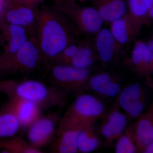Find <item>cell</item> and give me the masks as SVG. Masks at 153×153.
<instances>
[{
  "instance_id": "7402d4cb",
  "label": "cell",
  "mask_w": 153,
  "mask_h": 153,
  "mask_svg": "<svg viewBox=\"0 0 153 153\" xmlns=\"http://www.w3.org/2000/svg\"><path fill=\"white\" fill-rule=\"evenodd\" d=\"M20 123L11 111L0 115V137L12 136L16 133Z\"/></svg>"
},
{
  "instance_id": "7c38bea8",
  "label": "cell",
  "mask_w": 153,
  "mask_h": 153,
  "mask_svg": "<svg viewBox=\"0 0 153 153\" xmlns=\"http://www.w3.org/2000/svg\"><path fill=\"white\" fill-rule=\"evenodd\" d=\"M4 16L5 23L22 26L28 32L36 29V10L19 2L17 0H7Z\"/></svg>"
},
{
  "instance_id": "2e32d148",
  "label": "cell",
  "mask_w": 153,
  "mask_h": 153,
  "mask_svg": "<svg viewBox=\"0 0 153 153\" xmlns=\"http://www.w3.org/2000/svg\"><path fill=\"white\" fill-rule=\"evenodd\" d=\"M30 125L28 138L35 146L45 144L52 137L55 131V122L50 118L37 119Z\"/></svg>"
},
{
  "instance_id": "277c9868",
  "label": "cell",
  "mask_w": 153,
  "mask_h": 153,
  "mask_svg": "<svg viewBox=\"0 0 153 153\" xmlns=\"http://www.w3.org/2000/svg\"><path fill=\"white\" fill-rule=\"evenodd\" d=\"M148 90L140 82L125 86L116 99L115 102L125 111L128 120H135L147 109L150 98Z\"/></svg>"
},
{
  "instance_id": "52a82bcc",
  "label": "cell",
  "mask_w": 153,
  "mask_h": 153,
  "mask_svg": "<svg viewBox=\"0 0 153 153\" xmlns=\"http://www.w3.org/2000/svg\"><path fill=\"white\" fill-rule=\"evenodd\" d=\"M123 63L126 68L137 76L148 77L153 73V52L146 42H135L130 54L124 55Z\"/></svg>"
},
{
  "instance_id": "5bb4252c",
  "label": "cell",
  "mask_w": 153,
  "mask_h": 153,
  "mask_svg": "<svg viewBox=\"0 0 153 153\" xmlns=\"http://www.w3.org/2000/svg\"><path fill=\"white\" fill-rule=\"evenodd\" d=\"M41 57L36 37H32L27 40L10 60L16 63L17 67L32 70L38 65Z\"/></svg>"
},
{
  "instance_id": "30bf717a",
  "label": "cell",
  "mask_w": 153,
  "mask_h": 153,
  "mask_svg": "<svg viewBox=\"0 0 153 153\" xmlns=\"http://www.w3.org/2000/svg\"><path fill=\"white\" fill-rule=\"evenodd\" d=\"M110 24L109 30L113 36L125 46L135 40L146 23L143 20L133 16L128 12Z\"/></svg>"
},
{
  "instance_id": "ffe728a7",
  "label": "cell",
  "mask_w": 153,
  "mask_h": 153,
  "mask_svg": "<svg viewBox=\"0 0 153 153\" xmlns=\"http://www.w3.org/2000/svg\"><path fill=\"white\" fill-rule=\"evenodd\" d=\"M78 152L90 153L97 150L102 145L101 140L96 131L94 125L86 126L81 129L77 138Z\"/></svg>"
},
{
  "instance_id": "ba28073f",
  "label": "cell",
  "mask_w": 153,
  "mask_h": 153,
  "mask_svg": "<svg viewBox=\"0 0 153 153\" xmlns=\"http://www.w3.org/2000/svg\"><path fill=\"white\" fill-rule=\"evenodd\" d=\"M95 35L93 48L101 64L107 66L118 60L124 46L120 44L106 28H101Z\"/></svg>"
},
{
  "instance_id": "484cf974",
  "label": "cell",
  "mask_w": 153,
  "mask_h": 153,
  "mask_svg": "<svg viewBox=\"0 0 153 153\" xmlns=\"http://www.w3.org/2000/svg\"><path fill=\"white\" fill-rule=\"evenodd\" d=\"M153 153V142L148 145L145 148L143 153Z\"/></svg>"
},
{
  "instance_id": "4316f807",
  "label": "cell",
  "mask_w": 153,
  "mask_h": 153,
  "mask_svg": "<svg viewBox=\"0 0 153 153\" xmlns=\"http://www.w3.org/2000/svg\"><path fill=\"white\" fill-rule=\"evenodd\" d=\"M146 44L147 47L148 49L151 52H153V39H151L150 40L148 41V43H146Z\"/></svg>"
},
{
  "instance_id": "4fadbf2b",
  "label": "cell",
  "mask_w": 153,
  "mask_h": 153,
  "mask_svg": "<svg viewBox=\"0 0 153 153\" xmlns=\"http://www.w3.org/2000/svg\"><path fill=\"white\" fill-rule=\"evenodd\" d=\"M133 138L136 153H143L145 148L153 142V104L132 123Z\"/></svg>"
},
{
  "instance_id": "8fae6325",
  "label": "cell",
  "mask_w": 153,
  "mask_h": 153,
  "mask_svg": "<svg viewBox=\"0 0 153 153\" xmlns=\"http://www.w3.org/2000/svg\"><path fill=\"white\" fill-rule=\"evenodd\" d=\"M124 86L114 74L102 72L91 75L87 82V90L105 98H117Z\"/></svg>"
},
{
  "instance_id": "9a60e30c",
  "label": "cell",
  "mask_w": 153,
  "mask_h": 153,
  "mask_svg": "<svg viewBox=\"0 0 153 153\" xmlns=\"http://www.w3.org/2000/svg\"><path fill=\"white\" fill-rule=\"evenodd\" d=\"M103 22L111 23L127 13L126 0H91Z\"/></svg>"
},
{
  "instance_id": "603a6c76",
  "label": "cell",
  "mask_w": 153,
  "mask_h": 153,
  "mask_svg": "<svg viewBox=\"0 0 153 153\" xmlns=\"http://www.w3.org/2000/svg\"><path fill=\"white\" fill-rule=\"evenodd\" d=\"M116 141L115 153H136V148L133 138L132 124L128 126Z\"/></svg>"
},
{
  "instance_id": "f546056e",
  "label": "cell",
  "mask_w": 153,
  "mask_h": 153,
  "mask_svg": "<svg viewBox=\"0 0 153 153\" xmlns=\"http://www.w3.org/2000/svg\"><path fill=\"white\" fill-rule=\"evenodd\" d=\"M53 1H56V0H53Z\"/></svg>"
},
{
  "instance_id": "d6986e66",
  "label": "cell",
  "mask_w": 153,
  "mask_h": 153,
  "mask_svg": "<svg viewBox=\"0 0 153 153\" xmlns=\"http://www.w3.org/2000/svg\"><path fill=\"white\" fill-rule=\"evenodd\" d=\"M7 43L6 46L7 57L10 60L19 49L29 38L28 31L24 27L18 25L6 24Z\"/></svg>"
},
{
  "instance_id": "d4e9b609",
  "label": "cell",
  "mask_w": 153,
  "mask_h": 153,
  "mask_svg": "<svg viewBox=\"0 0 153 153\" xmlns=\"http://www.w3.org/2000/svg\"><path fill=\"white\" fill-rule=\"evenodd\" d=\"M19 2L26 6L37 10V6L42 3L44 0H17Z\"/></svg>"
},
{
  "instance_id": "6da1fadb",
  "label": "cell",
  "mask_w": 153,
  "mask_h": 153,
  "mask_svg": "<svg viewBox=\"0 0 153 153\" xmlns=\"http://www.w3.org/2000/svg\"><path fill=\"white\" fill-rule=\"evenodd\" d=\"M36 32L41 57L52 60L68 45L80 41L73 25L54 7L37 9Z\"/></svg>"
},
{
  "instance_id": "cb8c5ba5",
  "label": "cell",
  "mask_w": 153,
  "mask_h": 153,
  "mask_svg": "<svg viewBox=\"0 0 153 153\" xmlns=\"http://www.w3.org/2000/svg\"><path fill=\"white\" fill-rule=\"evenodd\" d=\"M129 13L133 16L143 20L148 24L147 20L149 9L146 4V0H127Z\"/></svg>"
},
{
  "instance_id": "f1b7e54d",
  "label": "cell",
  "mask_w": 153,
  "mask_h": 153,
  "mask_svg": "<svg viewBox=\"0 0 153 153\" xmlns=\"http://www.w3.org/2000/svg\"><path fill=\"white\" fill-rule=\"evenodd\" d=\"M71 1L76 2L77 1L79 2H83L85 1L86 0H71Z\"/></svg>"
},
{
  "instance_id": "44dd1931",
  "label": "cell",
  "mask_w": 153,
  "mask_h": 153,
  "mask_svg": "<svg viewBox=\"0 0 153 153\" xmlns=\"http://www.w3.org/2000/svg\"><path fill=\"white\" fill-rule=\"evenodd\" d=\"M88 41H83L79 52L68 65L79 68H90L97 57Z\"/></svg>"
},
{
  "instance_id": "3957f363",
  "label": "cell",
  "mask_w": 153,
  "mask_h": 153,
  "mask_svg": "<svg viewBox=\"0 0 153 153\" xmlns=\"http://www.w3.org/2000/svg\"><path fill=\"white\" fill-rule=\"evenodd\" d=\"M53 7L68 19L79 34L95 35L103 22L93 7H80L71 0H56Z\"/></svg>"
},
{
  "instance_id": "e0dca14e",
  "label": "cell",
  "mask_w": 153,
  "mask_h": 153,
  "mask_svg": "<svg viewBox=\"0 0 153 153\" xmlns=\"http://www.w3.org/2000/svg\"><path fill=\"white\" fill-rule=\"evenodd\" d=\"M82 128L81 127L60 125L58 137L55 144L56 152L77 153V136Z\"/></svg>"
},
{
  "instance_id": "9c48e42d",
  "label": "cell",
  "mask_w": 153,
  "mask_h": 153,
  "mask_svg": "<svg viewBox=\"0 0 153 153\" xmlns=\"http://www.w3.org/2000/svg\"><path fill=\"white\" fill-rule=\"evenodd\" d=\"M14 97L29 100L38 104H43L49 97L65 101L64 92L60 89L49 90L44 84L35 80H27L16 85Z\"/></svg>"
},
{
  "instance_id": "5b68a950",
  "label": "cell",
  "mask_w": 153,
  "mask_h": 153,
  "mask_svg": "<svg viewBox=\"0 0 153 153\" xmlns=\"http://www.w3.org/2000/svg\"><path fill=\"white\" fill-rule=\"evenodd\" d=\"M53 79L62 91L82 93L87 90L90 68H79L65 64H55L51 71Z\"/></svg>"
},
{
  "instance_id": "7a4b0ae2",
  "label": "cell",
  "mask_w": 153,
  "mask_h": 153,
  "mask_svg": "<svg viewBox=\"0 0 153 153\" xmlns=\"http://www.w3.org/2000/svg\"><path fill=\"white\" fill-rule=\"evenodd\" d=\"M104 102L96 96L79 94L62 119L60 125L81 127L94 125L107 111Z\"/></svg>"
},
{
  "instance_id": "8992f818",
  "label": "cell",
  "mask_w": 153,
  "mask_h": 153,
  "mask_svg": "<svg viewBox=\"0 0 153 153\" xmlns=\"http://www.w3.org/2000/svg\"><path fill=\"white\" fill-rule=\"evenodd\" d=\"M115 102L111 108L106 111L97 133L103 139L102 145L111 146L128 126V119Z\"/></svg>"
},
{
  "instance_id": "ac0fdd59",
  "label": "cell",
  "mask_w": 153,
  "mask_h": 153,
  "mask_svg": "<svg viewBox=\"0 0 153 153\" xmlns=\"http://www.w3.org/2000/svg\"><path fill=\"white\" fill-rule=\"evenodd\" d=\"M14 97L11 103V111L16 116L21 126L30 125L38 119V105L33 102Z\"/></svg>"
},
{
  "instance_id": "83f0119b",
  "label": "cell",
  "mask_w": 153,
  "mask_h": 153,
  "mask_svg": "<svg viewBox=\"0 0 153 153\" xmlns=\"http://www.w3.org/2000/svg\"><path fill=\"white\" fill-rule=\"evenodd\" d=\"M147 6L149 10L153 7V0H146Z\"/></svg>"
}]
</instances>
